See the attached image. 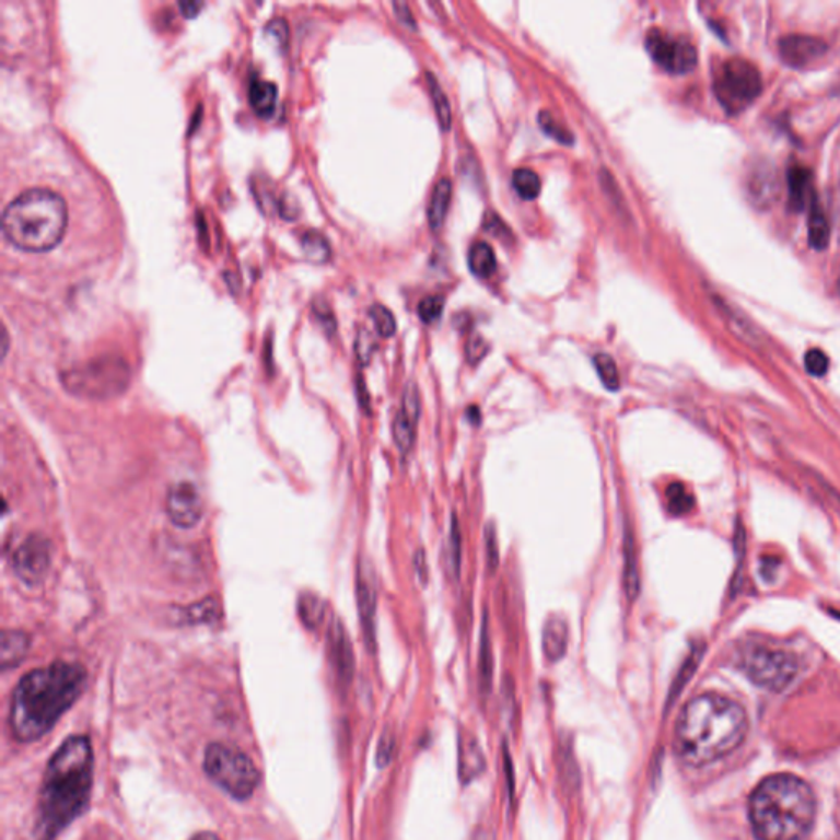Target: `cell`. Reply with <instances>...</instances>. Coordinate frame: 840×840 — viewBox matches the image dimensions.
<instances>
[{
	"instance_id": "f907efd6",
	"label": "cell",
	"mask_w": 840,
	"mask_h": 840,
	"mask_svg": "<svg viewBox=\"0 0 840 840\" xmlns=\"http://www.w3.org/2000/svg\"><path fill=\"white\" fill-rule=\"evenodd\" d=\"M837 285H839V294H840V275H839V281H837Z\"/></svg>"
},
{
	"instance_id": "8d00e7d4",
	"label": "cell",
	"mask_w": 840,
	"mask_h": 840,
	"mask_svg": "<svg viewBox=\"0 0 840 840\" xmlns=\"http://www.w3.org/2000/svg\"><path fill=\"white\" fill-rule=\"evenodd\" d=\"M699 658H701V649H692L691 655L682 663L681 669H679L678 676H676L675 682L672 686V692L669 698L675 699L681 691L682 686L686 685L689 678H691L692 672L698 666Z\"/></svg>"
},
{
	"instance_id": "f6af8a7d",
	"label": "cell",
	"mask_w": 840,
	"mask_h": 840,
	"mask_svg": "<svg viewBox=\"0 0 840 840\" xmlns=\"http://www.w3.org/2000/svg\"><path fill=\"white\" fill-rule=\"evenodd\" d=\"M485 229L488 230V232L494 233L498 238H504V235H511L505 223L502 222V220L499 219V215H495L494 212L486 213Z\"/></svg>"
},
{
	"instance_id": "e575fe53",
	"label": "cell",
	"mask_w": 840,
	"mask_h": 840,
	"mask_svg": "<svg viewBox=\"0 0 840 840\" xmlns=\"http://www.w3.org/2000/svg\"><path fill=\"white\" fill-rule=\"evenodd\" d=\"M538 125H540L544 133H547L548 137L553 138V140L560 141V143L567 144V147L568 144L573 143V135H571L567 128L561 127V125L551 117L550 112L541 110L540 114H538Z\"/></svg>"
},
{
	"instance_id": "52a82bcc",
	"label": "cell",
	"mask_w": 840,
	"mask_h": 840,
	"mask_svg": "<svg viewBox=\"0 0 840 840\" xmlns=\"http://www.w3.org/2000/svg\"><path fill=\"white\" fill-rule=\"evenodd\" d=\"M203 767L209 778L236 800L252 796L259 783L255 763L238 748L222 744L210 745L206 751Z\"/></svg>"
},
{
	"instance_id": "7bdbcfd3",
	"label": "cell",
	"mask_w": 840,
	"mask_h": 840,
	"mask_svg": "<svg viewBox=\"0 0 840 840\" xmlns=\"http://www.w3.org/2000/svg\"><path fill=\"white\" fill-rule=\"evenodd\" d=\"M354 348H357L358 360H360L363 364L370 363L371 354H373L374 351V341L373 337L370 335V331L361 330L360 334H358L357 345H354Z\"/></svg>"
},
{
	"instance_id": "ba28073f",
	"label": "cell",
	"mask_w": 840,
	"mask_h": 840,
	"mask_svg": "<svg viewBox=\"0 0 840 840\" xmlns=\"http://www.w3.org/2000/svg\"><path fill=\"white\" fill-rule=\"evenodd\" d=\"M740 666L754 685L768 691L788 688L800 672V663L793 653L768 646H751L745 650Z\"/></svg>"
},
{
	"instance_id": "44dd1931",
	"label": "cell",
	"mask_w": 840,
	"mask_h": 840,
	"mask_svg": "<svg viewBox=\"0 0 840 840\" xmlns=\"http://www.w3.org/2000/svg\"><path fill=\"white\" fill-rule=\"evenodd\" d=\"M30 649V637L20 630H5L2 633V649H0V660H2L3 669L12 668L19 665Z\"/></svg>"
},
{
	"instance_id": "c3c4849f",
	"label": "cell",
	"mask_w": 840,
	"mask_h": 840,
	"mask_svg": "<svg viewBox=\"0 0 840 840\" xmlns=\"http://www.w3.org/2000/svg\"><path fill=\"white\" fill-rule=\"evenodd\" d=\"M466 417L471 420L472 425H478L481 422V413H479V409L476 406H471L466 410Z\"/></svg>"
},
{
	"instance_id": "2e32d148",
	"label": "cell",
	"mask_w": 840,
	"mask_h": 840,
	"mask_svg": "<svg viewBox=\"0 0 840 840\" xmlns=\"http://www.w3.org/2000/svg\"><path fill=\"white\" fill-rule=\"evenodd\" d=\"M623 590L629 600H635L640 593L639 563H637L635 540L629 525L623 528Z\"/></svg>"
},
{
	"instance_id": "7c38bea8",
	"label": "cell",
	"mask_w": 840,
	"mask_h": 840,
	"mask_svg": "<svg viewBox=\"0 0 840 840\" xmlns=\"http://www.w3.org/2000/svg\"><path fill=\"white\" fill-rule=\"evenodd\" d=\"M166 514L177 528H192L203 514L202 498L192 482H177L171 486L166 495Z\"/></svg>"
},
{
	"instance_id": "603a6c76",
	"label": "cell",
	"mask_w": 840,
	"mask_h": 840,
	"mask_svg": "<svg viewBox=\"0 0 840 840\" xmlns=\"http://www.w3.org/2000/svg\"><path fill=\"white\" fill-rule=\"evenodd\" d=\"M482 767H485V758H482L481 748L476 744L475 738L463 735L459 744V774L463 781L468 783L472 778L478 777Z\"/></svg>"
},
{
	"instance_id": "cb8c5ba5",
	"label": "cell",
	"mask_w": 840,
	"mask_h": 840,
	"mask_svg": "<svg viewBox=\"0 0 840 840\" xmlns=\"http://www.w3.org/2000/svg\"><path fill=\"white\" fill-rule=\"evenodd\" d=\"M468 265L472 275L479 276V278H488L495 269L494 249L491 248L488 242H482V240L472 243L468 253Z\"/></svg>"
},
{
	"instance_id": "9a60e30c",
	"label": "cell",
	"mask_w": 840,
	"mask_h": 840,
	"mask_svg": "<svg viewBox=\"0 0 840 840\" xmlns=\"http://www.w3.org/2000/svg\"><path fill=\"white\" fill-rule=\"evenodd\" d=\"M570 642V626L564 617L553 614L545 620L544 632H541V649L544 655L550 662H558L563 658Z\"/></svg>"
},
{
	"instance_id": "1f68e13d",
	"label": "cell",
	"mask_w": 840,
	"mask_h": 840,
	"mask_svg": "<svg viewBox=\"0 0 840 840\" xmlns=\"http://www.w3.org/2000/svg\"><path fill=\"white\" fill-rule=\"evenodd\" d=\"M298 609L302 622L307 627H317L324 619V603L315 594H301Z\"/></svg>"
},
{
	"instance_id": "f546056e",
	"label": "cell",
	"mask_w": 840,
	"mask_h": 840,
	"mask_svg": "<svg viewBox=\"0 0 840 840\" xmlns=\"http://www.w3.org/2000/svg\"><path fill=\"white\" fill-rule=\"evenodd\" d=\"M666 501H668V511L673 515H686L695 508V498L689 494L688 489L681 482H673L666 489Z\"/></svg>"
},
{
	"instance_id": "7a4b0ae2",
	"label": "cell",
	"mask_w": 840,
	"mask_h": 840,
	"mask_svg": "<svg viewBox=\"0 0 840 840\" xmlns=\"http://www.w3.org/2000/svg\"><path fill=\"white\" fill-rule=\"evenodd\" d=\"M748 719L738 702L708 692L691 699L679 714L675 751L686 765L702 767L732 754L747 735Z\"/></svg>"
},
{
	"instance_id": "7dc6e473",
	"label": "cell",
	"mask_w": 840,
	"mask_h": 840,
	"mask_svg": "<svg viewBox=\"0 0 840 840\" xmlns=\"http://www.w3.org/2000/svg\"><path fill=\"white\" fill-rule=\"evenodd\" d=\"M177 7H179L180 13H183L184 16H194L199 13V10L202 9L203 3L202 2H179L177 3Z\"/></svg>"
},
{
	"instance_id": "3957f363",
	"label": "cell",
	"mask_w": 840,
	"mask_h": 840,
	"mask_svg": "<svg viewBox=\"0 0 840 840\" xmlns=\"http://www.w3.org/2000/svg\"><path fill=\"white\" fill-rule=\"evenodd\" d=\"M92 786V748L88 737L72 735L58 748L43 778L39 794L42 840L51 839L79 816Z\"/></svg>"
},
{
	"instance_id": "484cf974",
	"label": "cell",
	"mask_w": 840,
	"mask_h": 840,
	"mask_svg": "<svg viewBox=\"0 0 840 840\" xmlns=\"http://www.w3.org/2000/svg\"><path fill=\"white\" fill-rule=\"evenodd\" d=\"M427 88H429L430 97H432L433 108H435L436 118H439V125L443 131H448L452 128V107H450L448 97L443 92L442 85L436 81L435 75L432 72H427Z\"/></svg>"
},
{
	"instance_id": "ac0fdd59",
	"label": "cell",
	"mask_w": 840,
	"mask_h": 840,
	"mask_svg": "<svg viewBox=\"0 0 840 840\" xmlns=\"http://www.w3.org/2000/svg\"><path fill=\"white\" fill-rule=\"evenodd\" d=\"M452 180L443 177L433 187L432 197H430L429 209H427V219L432 230H439L445 222L448 213L450 202H452Z\"/></svg>"
},
{
	"instance_id": "d4e9b609",
	"label": "cell",
	"mask_w": 840,
	"mask_h": 840,
	"mask_svg": "<svg viewBox=\"0 0 840 840\" xmlns=\"http://www.w3.org/2000/svg\"><path fill=\"white\" fill-rule=\"evenodd\" d=\"M446 571L450 576L458 580L462 571V530H459L458 517L455 512L450 518L448 540H446Z\"/></svg>"
},
{
	"instance_id": "bcb514c9",
	"label": "cell",
	"mask_w": 840,
	"mask_h": 840,
	"mask_svg": "<svg viewBox=\"0 0 840 840\" xmlns=\"http://www.w3.org/2000/svg\"><path fill=\"white\" fill-rule=\"evenodd\" d=\"M393 9L394 12H396L397 19H399V22L402 23V25H406L407 28H417L416 19H413L412 13H410L409 5H407L406 2H394Z\"/></svg>"
},
{
	"instance_id": "8992f818",
	"label": "cell",
	"mask_w": 840,
	"mask_h": 840,
	"mask_svg": "<svg viewBox=\"0 0 840 840\" xmlns=\"http://www.w3.org/2000/svg\"><path fill=\"white\" fill-rule=\"evenodd\" d=\"M130 383V368L118 357H101L62 373L69 393L82 399L104 400L120 396Z\"/></svg>"
},
{
	"instance_id": "60d3db41",
	"label": "cell",
	"mask_w": 840,
	"mask_h": 840,
	"mask_svg": "<svg viewBox=\"0 0 840 840\" xmlns=\"http://www.w3.org/2000/svg\"><path fill=\"white\" fill-rule=\"evenodd\" d=\"M804 364H806L807 373L813 374V376H824L829 370V358L819 348H813L804 357Z\"/></svg>"
},
{
	"instance_id": "f35d334b",
	"label": "cell",
	"mask_w": 840,
	"mask_h": 840,
	"mask_svg": "<svg viewBox=\"0 0 840 840\" xmlns=\"http://www.w3.org/2000/svg\"><path fill=\"white\" fill-rule=\"evenodd\" d=\"M400 410H402L410 420H413V422H419L420 396L419 389H417V384L412 383V381L407 383L406 389H404L402 407H400Z\"/></svg>"
},
{
	"instance_id": "4dcf8cb0",
	"label": "cell",
	"mask_w": 840,
	"mask_h": 840,
	"mask_svg": "<svg viewBox=\"0 0 840 840\" xmlns=\"http://www.w3.org/2000/svg\"><path fill=\"white\" fill-rule=\"evenodd\" d=\"M594 368L599 374L600 383L609 390H617L620 387L619 370L616 361L607 353H597L593 358Z\"/></svg>"
},
{
	"instance_id": "6da1fadb",
	"label": "cell",
	"mask_w": 840,
	"mask_h": 840,
	"mask_svg": "<svg viewBox=\"0 0 840 840\" xmlns=\"http://www.w3.org/2000/svg\"><path fill=\"white\" fill-rule=\"evenodd\" d=\"M85 669L78 663L56 662L26 673L12 695L10 727L15 738L43 737L78 701L85 686Z\"/></svg>"
},
{
	"instance_id": "ffe728a7",
	"label": "cell",
	"mask_w": 840,
	"mask_h": 840,
	"mask_svg": "<svg viewBox=\"0 0 840 840\" xmlns=\"http://www.w3.org/2000/svg\"><path fill=\"white\" fill-rule=\"evenodd\" d=\"M249 104L259 117L268 118L275 114L278 102V89L272 82L253 79L248 92Z\"/></svg>"
},
{
	"instance_id": "ab89813d",
	"label": "cell",
	"mask_w": 840,
	"mask_h": 840,
	"mask_svg": "<svg viewBox=\"0 0 840 840\" xmlns=\"http://www.w3.org/2000/svg\"><path fill=\"white\" fill-rule=\"evenodd\" d=\"M217 616H219V607L213 599L203 600L187 609V617L194 623L212 622Z\"/></svg>"
},
{
	"instance_id": "5bb4252c",
	"label": "cell",
	"mask_w": 840,
	"mask_h": 840,
	"mask_svg": "<svg viewBox=\"0 0 840 840\" xmlns=\"http://www.w3.org/2000/svg\"><path fill=\"white\" fill-rule=\"evenodd\" d=\"M778 48L781 59L791 68L813 66L827 52V45L822 39L806 35L784 36Z\"/></svg>"
},
{
	"instance_id": "e0dca14e",
	"label": "cell",
	"mask_w": 840,
	"mask_h": 840,
	"mask_svg": "<svg viewBox=\"0 0 840 840\" xmlns=\"http://www.w3.org/2000/svg\"><path fill=\"white\" fill-rule=\"evenodd\" d=\"M492 673H494V656H492L491 630H489L488 612L482 614L481 632H479L478 676L479 689L488 695L491 689Z\"/></svg>"
},
{
	"instance_id": "8fae6325",
	"label": "cell",
	"mask_w": 840,
	"mask_h": 840,
	"mask_svg": "<svg viewBox=\"0 0 840 840\" xmlns=\"http://www.w3.org/2000/svg\"><path fill=\"white\" fill-rule=\"evenodd\" d=\"M12 564L23 583L36 586L45 580L51 567V545L43 535H30L13 553Z\"/></svg>"
},
{
	"instance_id": "681fc988",
	"label": "cell",
	"mask_w": 840,
	"mask_h": 840,
	"mask_svg": "<svg viewBox=\"0 0 840 840\" xmlns=\"http://www.w3.org/2000/svg\"><path fill=\"white\" fill-rule=\"evenodd\" d=\"M190 840H220V839L219 837L213 836V833L202 832V833H197V836L192 837V839Z\"/></svg>"
},
{
	"instance_id": "836d02e7",
	"label": "cell",
	"mask_w": 840,
	"mask_h": 840,
	"mask_svg": "<svg viewBox=\"0 0 840 840\" xmlns=\"http://www.w3.org/2000/svg\"><path fill=\"white\" fill-rule=\"evenodd\" d=\"M371 320H373L374 327H376L377 334L381 337L389 338L396 334V318H394L393 312L389 308L384 307L381 304H374L370 308Z\"/></svg>"
},
{
	"instance_id": "ee69618b",
	"label": "cell",
	"mask_w": 840,
	"mask_h": 840,
	"mask_svg": "<svg viewBox=\"0 0 840 840\" xmlns=\"http://www.w3.org/2000/svg\"><path fill=\"white\" fill-rule=\"evenodd\" d=\"M413 570H416L420 583L425 584L427 580H429V563H427V555L423 548H417L416 553H413Z\"/></svg>"
},
{
	"instance_id": "f1b7e54d",
	"label": "cell",
	"mask_w": 840,
	"mask_h": 840,
	"mask_svg": "<svg viewBox=\"0 0 840 840\" xmlns=\"http://www.w3.org/2000/svg\"><path fill=\"white\" fill-rule=\"evenodd\" d=\"M512 186L522 199L534 200L540 194L541 180L535 171L528 170V167H518L512 174Z\"/></svg>"
},
{
	"instance_id": "30bf717a",
	"label": "cell",
	"mask_w": 840,
	"mask_h": 840,
	"mask_svg": "<svg viewBox=\"0 0 840 840\" xmlns=\"http://www.w3.org/2000/svg\"><path fill=\"white\" fill-rule=\"evenodd\" d=\"M645 48L653 61L672 74H686L698 62V52L688 39L673 38L660 30H652L646 35Z\"/></svg>"
},
{
	"instance_id": "83f0119b",
	"label": "cell",
	"mask_w": 840,
	"mask_h": 840,
	"mask_svg": "<svg viewBox=\"0 0 840 840\" xmlns=\"http://www.w3.org/2000/svg\"><path fill=\"white\" fill-rule=\"evenodd\" d=\"M416 429L417 423L410 420L402 410L396 413L393 420V436L394 443H396L397 450L402 455L412 450L413 442H416Z\"/></svg>"
},
{
	"instance_id": "7402d4cb",
	"label": "cell",
	"mask_w": 840,
	"mask_h": 840,
	"mask_svg": "<svg viewBox=\"0 0 840 840\" xmlns=\"http://www.w3.org/2000/svg\"><path fill=\"white\" fill-rule=\"evenodd\" d=\"M810 173L804 167L794 166L791 167L788 173V180H790V203L794 210L804 209L809 206L810 200L816 197L813 186H810Z\"/></svg>"
},
{
	"instance_id": "4316f807",
	"label": "cell",
	"mask_w": 840,
	"mask_h": 840,
	"mask_svg": "<svg viewBox=\"0 0 840 840\" xmlns=\"http://www.w3.org/2000/svg\"><path fill=\"white\" fill-rule=\"evenodd\" d=\"M809 243L813 248L824 249L829 243V222L816 197L809 203Z\"/></svg>"
},
{
	"instance_id": "d6986e66",
	"label": "cell",
	"mask_w": 840,
	"mask_h": 840,
	"mask_svg": "<svg viewBox=\"0 0 840 840\" xmlns=\"http://www.w3.org/2000/svg\"><path fill=\"white\" fill-rule=\"evenodd\" d=\"M330 649L334 655L335 665H337L340 675L350 676L353 668V652H351L350 640H348L345 627L340 620H334L330 626Z\"/></svg>"
},
{
	"instance_id": "d6a6232c",
	"label": "cell",
	"mask_w": 840,
	"mask_h": 840,
	"mask_svg": "<svg viewBox=\"0 0 840 840\" xmlns=\"http://www.w3.org/2000/svg\"><path fill=\"white\" fill-rule=\"evenodd\" d=\"M302 249L312 261L324 262L330 256V245L327 240L317 232H307L302 235Z\"/></svg>"
},
{
	"instance_id": "74e56055",
	"label": "cell",
	"mask_w": 840,
	"mask_h": 840,
	"mask_svg": "<svg viewBox=\"0 0 840 840\" xmlns=\"http://www.w3.org/2000/svg\"><path fill=\"white\" fill-rule=\"evenodd\" d=\"M485 544H486V563H488V570L494 573L499 567V541L498 532H495V525L489 522L485 528Z\"/></svg>"
},
{
	"instance_id": "d590c367",
	"label": "cell",
	"mask_w": 840,
	"mask_h": 840,
	"mask_svg": "<svg viewBox=\"0 0 840 840\" xmlns=\"http://www.w3.org/2000/svg\"><path fill=\"white\" fill-rule=\"evenodd\" d=\"M443 305H445V299H443L442 295H427V298H423L422 301H420L417 312H419V317L422 318L423 322L432 324V322L439 320V318L442 317Z\"/></svg>"
},
{
	"instance_id": "5b68a950",
	"label": "cell",
	"mask_w": 840,
	"mask_h": 840,
	"mask_svg": "<svg viewBox=\"0 0 840 840\" xmlns=\"http://www.w3.org/2000/svg\"><path fill=\"white\" fill-rule=\"evenodd\" d=\"M68 229V207L55 190H23L3 210L2 232L16 248L28 253L55 248Z\"/></svg>"
},
{
	"instance_id": "4fadbf2b",
	"label": "cell",
	"mask_w": 840,
	"mask_h": 840,
	"mask_svg": "<svg viewBox=\"0 0 840 840\" xmlns=\"http://www.w3.org/2000/svg\"><path fill=\"white\" fill-rule=\"evenodd\" d=\"M357 604L364 642H366L368 649L374 650V646H376V626H374V619H376V586H374L373 570H371V564L366 560H360V563H358Z\"/></svg>"
},
{
	"instance_id": "9c48e42d",
	"label": "cell",
	"mask_w": 840,
	"mask_h": 840,
	"mask_svg": "<svg viewBox=\"0 0 840 840\" xmlns=\"http://www.w3.org/2000/svg\"><path fill=\"white\" fill-rule=\"evenodd\" d=\"M714 91L725 110L738 114L760 95V71L745 59H727L715 75Z\"/></svg>"
},
{
	"instance_id": "b9f144b4",
	"label": "cell",
	"mask_w": 840,
	"mask_h": 840,
	"mask_svg": "<svg viewBox=\"0 0 840 840\" xmlns=\"http://www.w3.org/2000/svg\"><path fill=\"white\" fill-rule=\"evenodd\" d=\"M489 343L481 335H471L466 343V360L471 364L479 363L488 354Z\"/></svg>"
},
{
	"instance_id": "277c9868",
	"label": "cell",
	"mask_w": 840,
	"mask_h": 840,
	"mask_svg": "<svg viewBox=\"0 0 840 840\" xmlns=\"http://www.w3.org/2000/svg\"><path fill=\"white\" fill-rule=\"evenodd\" d=\"M748 816L758 840H801L813 827L816 800L801 778L773 774L755 788Z\"/></svg>"
}]
</instances>
